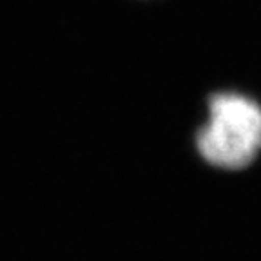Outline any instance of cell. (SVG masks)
<instances>
[{
  "instance_id": "6da1fadb",
  "label": "cell",
  "mask_w": 261,
  "mask_h": 261,
  "mask_svg": "<svg viewBox=\"0 0 261 261\" xmlns=\"http://www.w3.org/2000/svg\"><path fill=\"white\" fill-rule=\"evenodd\" d=\"M196 147L220 169H243L261 151V106L240 93H218L208 100V122Z\"/></svg>"
}]
</instances>
